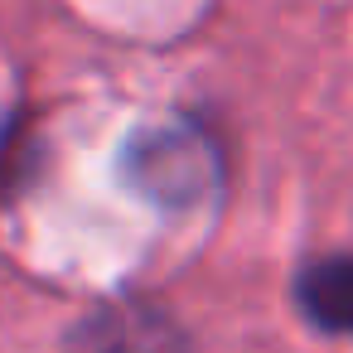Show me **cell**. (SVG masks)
<instances>
[{
	"label": "cell",
	"mask_w": 353,
	"mask_h": 353,
	"mask_svg": "<svg viewBox=\"0 0 353 353\" xmlns=\"http://www.w3.org/2000/svg\"><path fill=\"white\" fill-rule=\"evenodd\" d=\"M68 353H184V339L150 305H112L73 334Z\"/></svg>",
	"instance_id": "2"
},
{
	"label": "cell",
	"mask_w": 353,
	"mask_h": 353,
	"mask_svg": "<svg viewBox=\"0 0 353 353\" xmlns=\"http://www.w3.org/2000/svg\"><path fill=\"white\" fill-rule=\"evenodd\" d=\"M126 174L155 203L184 208V203L208 194V184H213V150H208L203 136H194L184 126H160V131H145V136L131 141Z\"/></svg>",
	"instance_id": "1"
},
{
	"label": "cell",
	"mask_w": 353,
	"mask_h": 353,
	"mask_svg": "<svg viewBox=\"0 0 353 353\" xmlns=\"http://www.w3.org/2000/svg\"><path fill=\"white\" fill-rule=\"evenodd\" d=\"M300 305L310 310L314 324L334 334H353V256L314 261L300 276Z\"/></svg>",
	"instance_id": "3"
}]
</instances>
